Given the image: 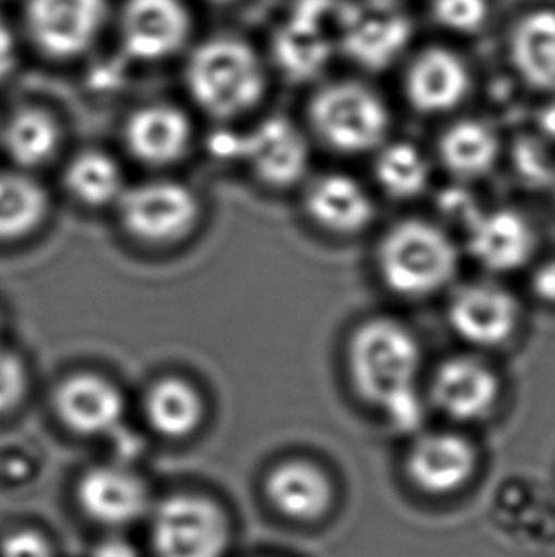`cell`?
Masks as SVG:
<instances>
[{
  "mask_svg": "<svg viewBox=\"0 0 555 557\" xmlns=\"http://www.w3.org/2000/svg\"><path fill=\"white\" fill-rule=\"evenodd\" d=\"M71 193L90 206L119 200L122 195V175L111 157L103 152L88 151L78 154L67 168Z\"/></svg>",
  "mask_w": 555,
  "mask_h": 557,
  "instance_id": "4316f807",
  "label": "cell"
},
{
  "mask_svg": "<svg viewBox=\"0 0 555 557\" xmlns=\"http://www.w3.org/2000/svg\"><path fill=\"white\" fill-rule=\"evenodd\" d=\"M534 244L533 226L518 211H478L468 223L470 253L489 271H518L533 257Z\"/></svg>",
  "mask_w": 555,
  "mask_h": 557,
  "instance_id": "7c38bea8",
  "label": "cell"
},
{
  "mask_svg": "<svg viewBox=\"0 0 555 557\" xmlns=\"http://www.w3.org/2000/svg\"><path fill=\"white\" fill-rule=\"evenodd\" d=\"M17 63V45L10 25L0 17V83H4Z\"/></svg>",
  "mask_w": 555,
  "mask_h": 557,
  "instance_id": "d6a6232c",
  "label": "cell"
},
{
  "mask_svg": "<svg viewBox=\"0 0 555 557\" xmlns=\"http://www.w3.org/2000/svg\"><path fill=\"white\" fill-rule=\"evenodd\" d=\"M539 124H541L542 134L550 141H555V103L546 107L539 116Z\"/></svg>",
  "mask_w": 555,
  "mask_h": 557,
  "instance_id": "d590c367",
  "label": "cell"
},
{
  "mask_svg": "<svg viewBox=\"0 0 555 557\" xmlns=\"http://www.w3.org/2000/svg\"><path fill=\"white\" fill-rule=\"evenodd\" d=\"M94 557H137L136 550L122 541H106L99 544Z\"/></svg>",
  "mask_w": 555,
  "mask_h": 557,
  "instance_id": "e575fe53",
  "label": "cell"
},
{
  "mask_svg": "<svg viewBox=\"0 0 555 557\" xmlns=\"http://www.w3.org/2000/svg\"><path fill=\"white\" fill-rule=\"evenodd\" d=\"M109 17L107 0H25L23 23L38 52L73 60L96 45Z\"/></svg>",
  "mask_w": 555,
  "mask_h": 557,
  "instance_id": "8992f818",
  "label": "cell"
},
{
  "mask_svg": "<svg viewBox=\"0 0 555 557\" xmlns=\"http://www.w3.org/2000/svg\"><path fill=\"white\" fill-rule=\"evenodd\" d=\"M449 322L468 343L496 347L516 332L519 305L510 292L496 284H468L451 299Z\"/></svg>",
  "mask_w": 555,
  "mask_h": 557,
  "instance_id": "30bf717a",
  "label": "cell"
},
{
  "mask_svg": "<svg viewBox=\"0 0 555 557\" xmlns=\"http://www.w3.org/2000/svg\"><path fill=\"white\" fill-rule=\"evenodd\" d=\"M377 182L396 198H414L427 188L430 172L424 157L414 145L386 147L375 162Z\"/></svg>",
  "mask_w": 555,
  "mask_h": 557,
  "instance_id": "83f0119b",
  "label": "cell"
},
{
  "mask_svg": "<svg viewBox=\"0 0 555 557\" xmlns=\"http://www.w3.org/2000/svg\"><path fill=\"white\" fill-rule=\"evenodd\" d=\"M411 38V23L406 15H363L354 8L341 33V50L369 71H383L404 52Z\"/></svg>",
  "mask_w": 555,
  "mask_h": 557,
  "instance_id": "ac0fdd59",
  "label": "cell"
},
{
  "mask_svg": "<svg viewBox=\"0 0 555 557\" xmlns=\"http://www.w3.org/2000/svg\"><path fill=\"white\" fill-rule=\"evenodd\" d=\"M2 144L17 164L38 166L58 149L60 129L42 109H22L7 122Z\"/></svg>",
  "mask_w": 555,
  "mask_h": 557,
  "instance_id": "d4e9b609",
  "label": "cell"
},
{
  "mask_svg": "<svg viewBox=\"0 0 555 557\" xmlns=\"http://www.w3.org/2000/svg\"><path fill=\"white\" fill-rule=\"evenodd\" d=\"M353 12L354 8L335 0H299L272 38V55L280 73L292 83L320 75L335 50L331 29L337 27L343 33Z\"/></svg>",
  "mask_w": 555,
  "mask_h": 557,
  "instance_id": "5b68a950",
  "label": "cell"
},
{
  "mask_svg": "<svg viewBox=\"0 0 555 557\" xmlns=\"http://www.w3.org/2000/svg\"><path fill=\"white\" fill-rule=\"evenodd\" d=\"M415 487L428 495H449L465 487L476 470V451L465 437L428 434L411 447L406 465Z\"/></svg>",
  "mask_w": 555,
  "mask_h": 557,
  "instance_id": "5bb4252c",
  "label": "cell"
},
{
  "mask_svg": "<svg viewBox=\"0 0 555 557\" xmlns=\"http://www.w3.org/2000/svg\"><path fill=\"white\" fill-rule=\"evenodd\" d=\"M510 55L527 84L555 91V12L539 10L526 15L511 33Z\"/></svg>",
  "mask_w": 555,
  "mask_h": 557,
  "instance_id": "7402d4cb",
  "label": "cell"
},
{
  "mask_svg": "<svg viewBox=\"0 0 555 557\" xmlns=\"http://www.w3.org/2000/svg\"><path fill=\"white\" fill-rule=\"evenodd\" d=\"M185 81L198 107L215 119H234L261 101L267 88L263 61L236 37H213L188 55Z\"/></svg>",
  "mask_w": 555,
  "mask_h": 557,
  "instance_id": "7a4b0ae2",
  "label": "cell"
},
{
  "mask_svg": "<svg viewBox=\"0 0 555 557\" xmlns=\"http://www.w3.org/2000/svg\"><path fill=\"white\" fill-rule=\"evenodd\" d=\"M2 557H53L42 536L30 531H20L8 536L0 548Z\"/></svg>",
  "mask_w": 555,
  "mask_h": 557,
  "instance_id": "1f68e13d",
  "label": "cell"
},
{
  "mask_svg": "<svg viewBox=\"0 0 555 557\" xmlns=\"http://www.w3.org/2000/svg\"><path fill=\"white\" fill-rule=\"evenodd\" d=\"M78 503L91 520L103 525H126L139 520L147 505V490L124 468H94L78 483Z\"/></svg>",
  "mask_w": 555,
  "mask_h": 557,
  "instance_id": "2e32d148",
  "label": "cell"
},
{
  "mask_svg": "<svg viewBox=\"0 0 555 557\" xmlns=\"http://www.w3.org/2000/svg\"><path fill=\"white\" fill-rule=\"evenodd\" d=\"M267 495L278 512L295 521L322 518L333 500V487L320 468L305 460H289L272 470Z\"/></svg>",
  "mask_w": 555,
  "mask_h": 557,
  "instance_id": "d6986e66",
  "label": "cell"
},
{
  "mask_svg": "<svg viewBox=\"0 0 555 557\" xmlns=\"http://www.w3.org/2000/svg\"><path fill=\"white\" fill-rule=\"evenodd\" d=\"M145 411L152 429L168 437L190 434L202 419V399L181 379H164L155 384L145 399Z\"/></svg>",
  "mask_w": 555,
  "mask_h": 557,
  "instance_id": "cb8c5ba5",
  "label": "cell"
},
{
  "mask_svg": "<svg viewBox=\"0 0 555 557\" xmlns=\"http://www.w3.org/2000/svg\"><path fill=\"white\" fill-rule=\"evenodd\" d=\"M27 386V375L17 356L0 348V414L12 411Z\"/></svg>",
  "mask_w": 555,
  "mask_h": 557,
  "instance_id": "4dcf8cb0",
  "label": "cell"
},
{
  "mask_svg": "<svg viewBox=\"0 0 555 557\" xmlns=\"http://www.w3.org/2000/svg\"><path fill=\"white\" fill-rule=\"evenodd\" d=\"M420 347L411 333L394 320H369L354 332L348 345V371L354 391L388 414L419 398L415 383Z\"/></svg>",
  "mask_w": 555,
  "mask_h": 557,
  "instance_id": "6da1fadb",
  "label": "cell"
},
{
  "mask_svg": "<svg viewBox=\"0 0 555 557\" xmlns=\"http://www.w3.org/2000/svg\"><path fill=\"white\" fill-rule=\"evenodd\" d=\"M46 196L25 175H0V240L29 234L45 218Z\"/></svg>",
  "mask_w": 555,
  "mask_h": 557,
  "instance_id": "484cf974",
  "label": "cell"
},
{
  "mask_svg": "<svg viewBox=\"0 0 555 557\" xmlns=\"http://www.w3.org/2000/svg\"><path fill=\"white\" fill-rule=\"evenodd\" d=\"M225 546V518L208 498L170 497L152 516L157 557H221Z\"/></svg>",
  "mask_w": 555,
  "mask_h": 557,
  "instance_id": "52a82bcc",
  "label": "cell"
},
{
  "mask_svg": "<svg viewBox=\"0 0 555 557\" xmlns=\"http://www.w3.org/2000/svg\"><path fill=\"white\" fill-rule=\"evenodd\" d=\"M430 392L437 409L451 419L478 421L495 407L501 384L480 360L453 358L437 368Z\"/></svg>",
  "mask_w": 555,
  "mask_h": 557,
  "instance_id": "4fadbf2b",
  "label": "cell"
},
{
  "mask_svg": "<svg viewBox=\"0 0 555 557\" xmlns=\"http://www.w3.org/2000/svg\"><path fill=\"white\" fill-rule=\"evenodd\" d=\"M434 17L447 29L472 33L488 20V0H434Z\"/></svg>",
  "mask_w": 555,
  "mask_h": 557,
  "instance_id": "f546056e",
  "label": "cell"
},
{
  "mask_svg": "<svg viewBox=\"0 0 555 557\" xmlns=\"http://www.w3.org/2000/svg\"><path fill=\"white\" fill-rule=\"evenodd\" d=\"M211 4H219V7H225V4H233L236 0H208Z\"/></svg>",
  "mask_w": 555,
  "mask_h": 557,
  "instance_id": "8d00e7d4",
  "label": "cell"
},
{
  "mask_svg": "<svg viewBox=\"0 0 555 557\" xmlns=\"http://www.w3.org/2000/svg\"><path fill=\"white\" fill-rule=\"evenodd\" d=\"M307 210L318 225L331 233H360L373 221L368 193L346 175H323L307 193Z\"/></svg>",
  "mask_w": 555,
  "mask_h": 557,
  "instance_id": "44dd1931",
  "label": "cell"
},
{
  "mask_svg": "<svg viewBox=\"0 0 555 557\" xmlns=\"http://www.w3.org/2000/svg\"><path fill=\"white\" fill-rule=\"evenodd\" d=\"M61 421L78 434H106L121 422L122 396L113 384L98 375H75L55 394Z\"/></svg>",
  "mask_w": 555,
  "mask_h": 557,
  "instance_id": "e0dca14e",
  "label": "cell"
},
{
  "mask_svg": "<svg viewBox=\"0 0 555 557\" xmlns=\"http://www.w3.org/2000/svg\"><path fill=\"white\" fill-rule=\"evenodd\" d=\"M121 45L132 60L162 61L181 52L193 33L183 0H124L119 20Z\"/></svg>",
  "mask_w": 555,
  "mask_h": 557,
  "instance_id": "ba28073f",
  "label": "cell"
},
{
  "mask_svg": "<svg viewBox=\"0 0 555 557\" xmlns=\"http://www.w3.org/2000/svg\"><path fill=\"white\" fill-rule=\"evenodd\" d=\"M554 183H555V180H554Z\"/></svg>",
  "mask_w": 555,
  "mask_h": 557,
  "instance_id": "74e56055",
  "label": "cell"
},
{
  "mask_svg": "<svg viewBox=\"0 0 555 557\" xmlns=\"http://www.w3.org/2000/svg\"><path fill=\"white\" fill-rule=\"evenodd\" d=\"M501 144L488 124L462 121L453 124L440 139V157L458 177H480L495 166Z\"/></svg>",
  "mask_w": 555,
  "mask_h": 557,
  "instance_id": "603a6c76",
  "label": "cell"
},
{
  "mask_svg": "<svg viewBox=\"0 0 555 557\" xmlns=\"http://www.w3.org/2000/svg\"><path fill=\"white\" fill-rule=\"evenodd\" d=\"M310 124L325 144L343 152H366L381 145L391 116L375 91L358 83H337L316 94Z\"/></svg>",
  "mask_w": 555,
  "mask_h": 557,
  "instance_id": "277c9868",
  "label": "cell"
},
{
  "mask_svg": "<svg viewBox=\"0 0 555 557\" xmlns=\"http://www.w3.org/2000/svg\"><path fill=\"white\" fill-rule=\"evenodd\" d=\"M240 159L263 182L287 187L299 182L308 166V145L300 129L284 116H271L242 136Z\"/></svg>",
  "mask_w": 555,
  "mask_h": 557,
  "instance_id": "8fae6325",
  "label": "cell"
},
{
  "mask_svg": "<svg viewBox=\"0 0 555 557\" xmlns=\"http://www.w3.org/2000/svg\"><path fill=\"white\" fill-rule=\"evenodd\" d=\"M468 90L465 61L445 48H428L407 71V99L420 113L451 111L465 101Z\"/></svg>",
  "mask_w": 555,
  "mask_h": 557,
  "instance_id": "9a60e30c",
  "label": "cell"
},
{
  "mask_svg": "<svg viewBox=\"0 0 555 557\" xmlns=\"http://www.w3.org/2000/svg\"><path fill=\"white\" fill-rule=\"evenodd\" d=\"M534 294L542 301L555 305V259L542 263L533 278Z\"/></svg>",
  "mask_w": 555,
  "mask_h": 557,
  "instance_id": "836d02e7",
  "label": "cell"
},
{
  "mask_svg": "<svg viewBox=\"0 0 555 557\" xmlns=\"http://www.w3.org/2000/svg\"><path fill=\"white\" fill-rule=\"evenodd\" d=\"M190 122L172 106L143 107L130 116L126 144L147 164H168L187 151Z\"/></svg>",
  "mask_w": 555,
  "mask_h": 557,
  "instance_id": "ffe728a7",
  "label": "cell"
},
{
  "mask_svg": "<svg viewBox=\"0 0 555 557\" xmlns=\"http://www.w3.org/2000/svg\"><path fill=\"white\" fill-rule=\"evenodd\" d=\"M514 168L531 187H542L555 180V166L548 147L531 137L519 139L514 147Z\"/></svg>",
  "mask_w": 555,
  "mask_h": 557,
  "instance_id": "f1b7e54d",
  "label": "cell"
},
{
  "mask_svg": "<svg viewBox=\"0 0 555 557\" xmlns=\"http://www.w3.org/2000/svg\"><path fill=\"white\" fill-rule=\"evenodd\" d=\"M383 282L394 294L419 299L449 284L458 267L455 244L442 228L424 221L392 226L377 251Z\"/></svg>",
  "mask_w": 555,
  "mask_h": 557,
  "instance_id": "3957f363",
  "label": "cell"
},
{
  "mask_svg": "<svg viewBox=\"0 0 555 557\" xmlns=\"http://www.w3.org/2000/svg\"><path fill=\"white\" fill-rule=\"evenodd\" d=\"M122 223L145 242L177 240L196 219L195 196L180 183H143L122 190Z\"/></svg>",
  "mask_w": 555,
  "mask_h": 557,
  "instance_id": "9c48e42d",
  "label": "cell"
}]
</instances>
